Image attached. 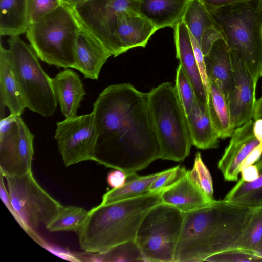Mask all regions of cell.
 Wrapping results in <instances>:
<instances>
[{
	"label": "cell",
	"mask_w": 262,
	"mask_h": 262,
	"mask_svg": "<svg viewBox=\"0 0 262 262\" xmlns=\"http://www.w3.org/2000/svg\"><path fill=\"white\" fill-rule=\"evenodd\" d=\"M230 55L234 85L228 105L232 124L235 129L253 119L256 86L243 62L231 52Z\"/></svg>",
	"instance_id": "4fadbf2b"
},
{
	"label": "cell",
	"mask_w": 262,
	"mask_h": 262,
	"mask_svg": "<svg viewBox=\"0 0 262 262\" xmlns=\"http://www.w3.org/2000/svg\"><path fill=\"white\" fill-rule=\"evenodd\" d=\"M12 205L23 224V229L37 242L40 239L34 232L45 227L62 207L35 179L32 170L19 176L5 177Z\"/></svg>",
	"instance_id": "9c48e42d"
},
{
	"label": "cell",
	"mask_w": 262,
	"mask_h": 262,
	"mask_svg": "<svg viewBox=\"0 0 262 262\" xmlns=\"http://www.w3.org/2000/svg\"><path fill=\"white\" fill-rule=\"evenodd\" d=\"M237 248L256 252L262 257V206L254 215Z\"/></svg>",
	"instance_id": "f546056e"
},
{
	"label": "cell",
	"mask_w": 262,
	"mask_h": 262,
	"mask_svg": "<svg viewBox=\"0 0 262 262\" xmlns=\"http://www.w3.org/2000/svg\"><path fill=\"white\" fill-rule=\"evenodd\" d=\"M191 180L210 199H213V188L211 176L204 163L200 152L195 154L191 170H189Z\"/></svg>",
	"instance_id": "4dcf8cb0"
},
{
	"label": "cell",
	"mask_w": 262,
	"mask_h": 262,
	"mask_svg": "<svg viewBox=\"0 0 262 262\" xmlns=\"http://www.w3.org/2000/svg\"><path fill=\"white\" fill-rule=\"evenodd\" d=\"M58 103L66 118L77 116L85 92L79 75L66 68L52 78Z\"/></svg>",
	"instance_id": "ffe728a7"
},
{
	"label": "cell",
	"mask_w": 262,
	"mask_h": 262,
	"mask_svg": "<svg viewBox=\"0 0 262 262\" xmlns=\"http://www.w3.org/2000/svg\"><path fill=\"white\" fill-rule=\"evenodd\" d=\"M56 126L54 138L65 166L95 162L97 133L93 112L66 118Z\"/></svg>",
	"instance_id": "7c38bea8"
},
{
	"label": "cell",
	"mask_w": 262,
	"mask_h": 262,
	"mask_svg": "<svg viewBox=\"0 0 262 262\" xmlns=\"http://www.w3.org/2000/svg\"><path fill=\"white\" fill-rule=\"evenodd\" d=\"M235 201L262 205V187L242 196Z\"/></svg>",
	"instance_id": "60d3db41"
},
{
	"label": "cell",
	"mask_w": 262,
	"mask_h": 262,
	"mask_svg": "<svg viewBox=\"0 0 262 262\" xmlns=\"http://www.w3.org/2000/svg\"><path fill=\"white\" fill-rule=\"evenodd\" d=\"M176 58L191 82L197 99L207 103V94L195 58L190 33L182 20L174 27Z\"/></svg>",
	"instance_id": "d6986e66"
},
{
	"label": "cell",
	"mask_w": 262,
	"mask_h": 262,
	"mask_svg": "<svg viewBox=\"0 0 262 262\" xmlns=\"http://www.w3.org/2000/svg\"><path fill=\"white\" fill-rule=\"evenodd\" d=\"M111 56L99 40L81 27L75 42L73 68L82 73L84 78L97 80L101 68Z\"/></svg>",
	"instance_id": "9a60e30c"
},
{
	"label": "cell",
	"mask_w": 262,
	"mask_h": 262,
	"mask_svg": "<svg viewBox=\"0 0 262 262\" xmlns=\"http://www.w3.org/2000/svg\"><path fill=\"white\" fill-rule=\"evenodd\" d=\"M97 261L113 262L145 261L143 255L135 241L117 245L107 251L94 255Z\"/></svg>",
	"instance_id": "f1b7e54d"
},
{
	"label": "cell",
	"mask_w": 262,
	"mask_h": 262,
	"mask_svg": "<svg viewBox=\"0 0 262 262\" xmlns=\"http://www.w3.org/2000/svg\"><path fill=\"white\" fill-rule=\"evenodd\" d=\"M1 118L5 107L10 114L21 115L26 108L9 58L7 49L0 46Z\"/></svg>",
	"instance_id": "44dd1931"
},
{
	"label": "cell",
	"mask_w": 262,
	"mask_h": 262,
	"mask_svg": "<svg viewBox=\"0 0 262 262\" xmlns=\"http://www.w3.org/2000/svg\"><path fill=\"white\" fill-rule=\"evenodd\" d=\"M190 37L197 65L199 70V72L202 79L203 84L204 85L207 94L208 95L209 88V80L206 73V65L204 60V56L202 52L200 44L191 34Z\"/></svg>",
	"instance_id": "74e56055"
},
{
	"label": "cell",
	"mask_w": 262,
	"mask_h": 262,
	"mask_svg": "<svg viewBox=\"0 0 262 262\" xmlns=\"http://www.w3.org/2000/svg\"><path fill=\"white\" fill-rule=\"evenodd\" d=\"M89 211L76 206H62L55 217L46 227L51 232L72 231L78 233L83 226Z\"/></svg>",
	"instance_id": "83f0119b"
},
{
	"label": "cell",
	"mask_w": 262,
	"mask_h": 262,
	"mask_svg": "<svg viewBox=\"0 0 262 262\" xmlns=\"http://www.w3.org/2000/svg\"><path fill=\"white\" fill-rule=\"evenodd\" d=\"M175 87L187 115L191 110L196 98L193 86L180 64L176 70Z\"/></svg>",
	"instance_id": "1f68e13d"
},
{
	"label": "cell",
	"mask_w": 262,
	"mask_h": 262,
	"mask_svg": "<svg viewBox=\"0 0 262 262\" xmlns=\"http://www.w3.org/2000/svg\"><path fill=\"white\" fill-rule=\"evenodd\" d=\"M127 174L118 169L110 171L107 176V182L113 188H117L124 185L126 181Z\"/></svg>",
	"instance_id": "ab89813d"
},
{
	"label": "cell",
	"mask_w": 262,
	"mask_h": 262,
	"mask_svg": "<svg viewBox=\"0 0 262 262\" xmlns=\"http://www.w3.org/2000/svg\"><path fill=\"white\" fill-rule=\"evenodd\" d=\"M34 135L21 115L10 114L0 120V172L19 176L32 170Z\"/></svg>",
	"instance_id": "8fae6325"
},
{
	"label": "cell",
	"mask_w": 262,
	"mask_h": 262,
	"mask_svg": "<svg viewBox=\"0 0 262 262\" xmlns=\"http://www.w3.org/2000/svg\"><path fill=\"white\" fill-rule=\"evenodd\" d=\"M253 132L255 137L262 142V119L253 120Z\"/></svg>",
	"instance_id": "f6af8a7d"
},
{
	"label": "cell",
	"mask_w": 262,
	"mask_h": 262,
	"mask_svg": "<svg viewBox=\"0 0 262 262\" xmlns=\"http://www.w3.org/2000/svg\"><path fill=\"white\" fill-rule=\"evenodd\" d=\"M183 218L182 212L162 202L148 211L135 239L145 261L174 262Z\"/></svg>",
	"instance_id": "ba28073f"
},
{
	"label": "cell",
	"mask_w": 262,
	"mask_h": 262,
	"mask_svg": "<svg viewBox=\"0 0 262 262\" xmlns=\"http://www.w3.org/2000/svg\"><path fill=\"white\" fill-rule=\"evenodd\" d=\"M219 39H224L220 27H212L205 30L201 36L200 42V46L204 56L209 53L214 42Z\"/></svg>",
	"instance_id": "8d00e7d4"
},
{
	"label": "cell",
	"mask_w": 262,
	"mask_h": 262,
	"mask_svg": "<svg viewBox=\"0 0 262 262\" xmlns=\"http://www.w3.org/2000/svg\"><path fill=\"white\" fill-rule=\"evenodd\" d=\"M95 162L129 174L161 158L148 93L129 83L105 88L93 103Z\"/></svg>",
	"instance_id": "6da1fadb"
},
{
	"label": "cell",
	"mask_w": 262,
	"mask_h": 262,
	"mask_svg": "<svg viewBox=\"0 0 262 262\" xmlns=\"http://www.w3.org/2000/svg\"><path fill=\"white\" fill-rule=\"evenodd\" d=\"M187 120L193 145L203 150L217 148L220 138L212 123L207 104L196 99Z\"/></svg>",
	"instance_id": "7402d4cb"
},
{
	"label": "cell",
	"mask_w": 262,
	"mask_h": 262,
	"mask_svg": "<svg viewBox=\"0 0 262 262\" xmlns=\"http://www.w3.org/2000/svg\"><path fill=\"white\" fill-rule=\"evenodd\" d=\"M262 187V173L258 178L251 182H246L242 178L226 195L224 199L235 201L242 196Z\"/></svg>",
	"instance_id": "d590c367"
},
{
	"label": "cell",
	"mask_w": 262,
	"mask_h": 262,
	"mask_svg": "<svg viewBox=\"0 0 262 262\" xmlns=\"http://www.w3.org/2000/svg\"><path fill=\"white\" fill-rule=\"evenodd\" d=\"M228 146L218 162L217 167L225 180L235 181L241 172V165L247 156L262 142L254 135L253 120L235 129Z\"/></svg>",
	"instance_id": "5bb4252c"
},
{
	"label": "cell",
	"mask_w": 262,
	"mask_h": 262,
	"mask_svg": "<svg viewBox=\"0 0 262 262\" xmlns=\"http://www.w3.org/2000/svg\"><path fill=\"white\" fill-rule=\"evenodd\" d=\"M210 13L230 52L243 62L257 86L262 67V0H246Z\"/></svg>",
	"instance_id": "277c9868"
},
{
	"label": "cell",
	"mask_w": 262,
	"mask_h": 262,
	"mask_svg": "<svg viewBox=\"0 0 262 262\" xmlns=\"http://www.w3.org/2000/svg\"><path fill=\"white\" fill-rule=\"evenodd\" d=\"M162 203L170 205L183 213L205 206L214 199L208 198L191 180L189 170L161 193Z\"/></svg>",
	"instance_id": "e0dca14e"
},
{
	"label": "cell",
	"mask_w": 262,
	"mask_h": 262,
	"mask_svg": "<svg viewBox=\"0 0 262 262\" xmlns=\"http://www.w3.org/2000/svg\"><path fill=\"white\" fill-rule=\"evenodd\" d=\"M207 104L212 123L219 138L230 137L235 128L232 124L229 105L220 86L213 80H209Z\"/></svg>",
	"instance_id": "d4e9b609"
},
{
	"label": "cell",
	"mask_w": 262,
	"mask_h": 262,
	"mask_svg": "<svg viewBox=\"0 0 262 262\" xmlns=\"http://www.w3.org/2000/svg\"><path fill=\"white\" fill-rule=\"evenodd\" d=\"M81 26L71 10L62 4L29 25L26 37L43 62L65 69L75 64V48Z\"/></svg>",
	"instance_id": "8992f818"
},
{
	"label": "cell",
	"mask_w": 262,
	"mask_h": 262,
	"mask_svg": "<svg viewBox=\"0 0 262 262\" xmlns=\"http://www.w3.org/2000/svg\"><path fill=\"white\" fill-rule=\"evenodd\" d=\"M209 80L215 81L223 91L228 104L234 85V74L229 49L224 39L216 40L204 56Z\"/></svg>",
	"instance_id": "ac0fdd59"
},
{
	"label": "cell",
	"mask_w": 262,
	"mask_h": 262,
	"mask_svg": "<svg viewBox=\"0 0 262 262\" xmlns=\"http://www.w3.org/2000/svg\"><path fill=\"white\" fill-rule=\"evenodd\" d=\"M161 193L100 203L92 208L77 233L81 249L92 254H102L121 243L135 241L144 216L162 202Z\"/></svg>",
	"instance_id": "3957f363"
},
{
	"label": "cell",
	"mask_w": 262,
	"mask_h": 262,
	"mask_svg": "<svg viewBox=\"0 0 262 262\" xmlns=\"http://www.w3.org/2000/svg\"><path fill=\"white\" fill-rule=\"evenodd\" d=\"M148 107L162 160L183 161L192 145L187 115L175 86L165 82L148 93Z\"/></svg>",
	"instance_id": "5b68a950"
},
{
	"label": "cell",
	"mask_w": 262,
	"mask_h": 262,
	"mask_svg": "<svg viewBox=\"0 0 262 262\" xmlns=\"http://www.w3.org/2000/svg\"><path fill=\"white\" fill-rule=\"evenodd\" d=\"M242 179L246 182H251L257 179L260 172L256 165H251L241 169Z\"/></svg>",
	"instance_id": "ee69618b"
},
{
	"label": "cell",
	"mask_w": 262,
	"mask_h": 262,
	"mask_svg": "<svg viewBox=\"0 0 262 262\" xmlns=\"http://www.w3.org/2000/svg\"><path fill=\"white\" fill-rule=\"evenodd\" d=\"M244 1L246 0H201L210 13L219 8Z\"/></svg>",
	"instance_id": "b9f144b4"
},
{
	"label": "cell",
	"mask_w": 262,
	"mask_h": 262,
	"mask_svg": "<svg viewBox=\"0 0 262 262\" xmlns=\"http://www.w3.org/2000/svg\"><path fill=\"white\" fill-rule=\"evenodd\" d=\"M262 76V67H261V72H260V77Z\"/></svg>",
	"instance_id": "c3c4849f"
},
{
	"label": "cell",
	"mask_w": 262,
	"mask_h": 262,
	"mask_svg": "<svg viewBox=\"0 0 262 262\" xmlns=\"http://www.w3.org/2000/svg\"><path fill=\"white\" fill-rule=\"evenodd\" d=\"M162 172L143 176H139L136 172L127 174L124 185L117 188H112L106 192L102 196L101 203H111L149 193L148 190L151 184Z\"/></svg>",
	"instance_id": "484cf974"
},
{
	"label": "cell",
	"mask_w": 262,
	"mask_h": 262,
	"mask_svg": "<svg viewBox=\"0 0 262 262\" xmlns=\"http://www.w3.org/2000/svg\"><path fill=\"white\" fill-rule=\"evenodd\" d=\"M262 205L226 200L184 213L174 262L204 261L237 248L256 211Z\"/></svg>",
	"instance_id": "7a4b0ae2"
},
{
	"label": "cell",
	"mask_w": 262,
	"mask_h": 262,
	"mask_svg": "<svg viewBox=\"0 0 262 262\" xmlns=\"http://www.w3.org/2000/svg\"><path fill=\"white\" fill-rule=\"evenodd\" d=\"M158 29L139 13L126 10L117 18L115 36L122 54L135 47H145Z\"/></svg>",
	"instance_id": "2e32d148"
},
{
	"label": "cell",
	"mask_w": 262,
	"mask_h": 262,
	"mask_svg": "<svg viewBox=\"0 0 262 262\" xmlns=\"http://www.w3.org/2000/svg\"><path fill=\"white\" fill-rule=\"evenodd\" d=\"M190 0H141L139 13L151 22L158 30L174 28L182 19Z\"/></svg>",
	"instance_id": "603a6c76"
},
{
	"label": "cell",
	"mask_w": 262,
	"mask_h": 262,
	"mask_svg": "<svg viewBox=\"0 0 262 262\" xmlns=\"http://www.w3.org/2000/svg\"><path fill=\"white\" fill-rule=\"evenodd\" d=\"M257 119H262V94L260 97L256 99L254 107L253 120Z\"/></svg>",
	"instance_id": "bcb514c9"
},
{
	"label": "cell",
	"mask_w": 262,
	"mask_h": 262,
	"mask_svg": "<svg viewBox=\"0 0 262 262\" xmlns=\"http://www.w3.org/2000/svg\"><path fill=\"white\" fill-rule=\"evenodd\" d=\"M9 58L26 108L43 117L55 112L58 101L52 78L42 68L31 45L19 36L10 37Z\"/></svg>",
	"instance_id": "52a82bcc"
},
{
	"label": "cell",
	"mask_w": 262,
	"mask_h": 262,
	"mask_svg": "<svg viewBox=\"0 0 262 262\" xmlns=\"http://www.w3.org/2000/svg\"><path fill=\"white\" fill-rule=\"evenodd\" d=\"M0 177H1V180H0V195L1 198L3 202V203L5 204V205L6 206L7 208L9 209L11 213L12 214L13 217L15 219V220L17 221V222L18 223V224L20 225V226L23 228V224L20 219L18 215L17 214V213L15 212V210L14 209L13 206L11 203V199L10 194L9 192V191H8L5 183H4V178L5 177L4 175L0 172Z\"/></svg>",
	"instance_id": "f35d334b"
},
{
	"label": "cell",
	"mask_w": 262,
	"mask_h": 262,
	"mask_svg": "<svg viewBox=\"0 0 262 262\" xmlns=\"http://www.w3.org/2000/svg\"><path fill=\"white\" fill-rule=\"evenodd\" d=\"M262 156V142L255 147L245 158L241 164L240 169L252 165Z\"/></svg>",
	"instance_id": "7bdbcfd3"
},
{
	"label": "cell",
	"mask_w": 262,
	"mask_h": 262,
	"mask_svg": "<svg viewBox=\"0 0 262 262\" xmlns=\"http://www.w3.org/2000/svg\"><path fill=\"white\" fill-rule=\"evenodd\" d=\"M206 261H262L257 252L241 248H235L213 255Z\"/></svg>",
	"instance_id": "d6a6232c"
},
{
	"label": "cell",
	"mask_w": 262,
	"mask_h": 262,
	"mask_svg": "<svg viewBox=\"0 0 262 262\" xmlns=\"http://www.w3.org/2000/svg\"><path fill=\"white\" fill-rule=\"evenodd\" d=\"M182 20L200 45L205 30L212 27H220L201 0H190Z\"/></svg>",
	"instance_id": "4316f807"
},
{
	"label": "cell",
	"mask_w": 262,
	"mask_h": 262,
	"mask_svg": "<svg viewBox=\"0 0 262 262\" xmlns=\"http://www.w3.org/2000/svg\"><path fill=\"white\" fill-rule=\"evenodd\" d=\"M29 26L28 0H0L1 36H19Z\"/></svg>",
	"instance_id": "cb8c5ba5"
},
{
	"label": "cell",
	"mask_w": 262,
	"mask_h": 262,
	"mask_svg": "<svg viewBox=\"0 0 262 262\" xmlns=\"http://www.w3.org/2000/svg\"><path fill=\"white\" fill-rule=\"evenodd\" d=\"M62 3L69 8H72L88 0H61Z\"/></svg>",
	"instance_id": "7dc6e473"
},
{
	"label": "cell",
	"mask_w": 262,
	"mask_h": 262,
	"mask_svg": "<svg viewBox=\"0 0 262 262\" xmlns=\"http://www.w3.org/2000/svg\"><path fill=\"white\" fill-rule=\"evenodd\" d=\"M61 4V0H28L29 25L42 18Z\"/></svg>",
	"instance_id": "836d02e7"
},
{
	"label": "cell",
	"mask_w": 262,
	"mask_h": 262,
	"mask_svg": "<svg viewBox=\"0 0 262 262\" xmlns=\"http://www.w3.org/2000/svg\"><path fill=\"white\" fill-rule=\"evenodd\" d=\"M141 0H88L69 8L80 26L99 40L114 57L120 55L115 36L118 15L139 13Z\"/></svg>",
	"instance_id": "30bf717a"
},
{
	"label": "cell",
	"mask_w": 262,
	"mask_h": 262,
	"mask_svg": "<svg viewBox=\"0 0 262 262\" xmlns=\"http://www.w3.org/2000/svg\"><path fill=\"white\" fill-rule=\"evenodd\" d=\"M186 170L180 165L163 170L151 184L148 193L162 192L172 185Z\"/></svg>",
	"instance_id": "e575fe53"
}]
</instances>
